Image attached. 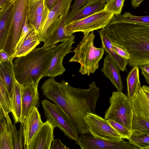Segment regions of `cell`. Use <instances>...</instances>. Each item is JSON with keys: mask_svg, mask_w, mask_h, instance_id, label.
<instances>
[{"mask_svg": "<svg viewBox=\"0 0 149 149\" xmlns=\"http://www.w3.org/2000/svg\"><path fill=\"white\" fill-rule=\"evenodd\" d=\"M88 89L77 88L62 80L56 81L54 78L46 79L41 87L43 95L52 100L70 117L80 134L90 133L85 120L87 112L96 114L97 101L100 89L93 81Z\"/></svg>", "mask_w": 149, "mask_h": 149, "instance_id": "6da1fadb", "label": "cell"}, {"mask_svg": "<svg viewBox=\"0 0 149 149\" xmlns=\"http://www.w3.org/2000/svg\"><path fill=\"white\" fill-rule=\"evenodd\" d=\"M105 28L112 42L124 47L129 54V66L139 68L149 64V25L119 21L113 17Z\"/></svg>", "mask_w": 149, "mask_h": 149, "instance_id": "7a4b0ae2", "label": "cell"}, {"mask_svg": "<svg viewBox=\"0 0 149 149\" xmlns=\"http://www.w3.org/2000/svg\"><path fill=\"white\" fill-rule=\"evenodd\" d=\"M56 45L36 48L13 61L15 78L22 85L39 83L49 67Z\"/></svg>", "mask_w": 149, "mask_h": 149, "instance_id": "3957f363", "label": "cell"}, {"mask_svg": "<svg viewBox=\"0 0 149 149\" xmlns=\"http://www.w3.org/2000/svg\"><path fill=\"white\" fill-rule=\"evenodd\" d=\"M83 34L82 40L74 49V56L68 61L79 63V72L89 76L98 69L99 62L103 58L104 50L103 47L95 46V36L93 31Z\"/></svg>", "mask_w": 149, "mask_h": 149, "instance_id": "277c9868", "label": "cell"}, {"mask_svg": "<svg viewBox=\"0 0 149 149\" xmlns=\"http://www.w3.org/2000/svg\"><path fill=\"white\" fill-rule=\"evenodd\" d=\"M109 102L104 119L118 122L132 132L133 113L130 100L122 91H117L113 92Z\"/></svg>", "mask_w": 149, "mask_h": 149, "instance_id": "5b68a950", "label": "cell"}, {"mask_svg": "<svg viewBox=\"0 0 149 149\" xmlns=\"http://www.w3.org/2000/svg\"><path fill=\"white\" fill-rule=\"evenodd\" d=\"M41 103L45 117L52 125L54 128H59L70 139L77 141L78 130L69 116L58 105L49 100H43Z\"/></svg>", "mask_w": 149, "mask_h": 149, "instance_id": "8992f818", "label": "cell"}, {"mask_svg": "<svg viewBox=\"0 0 149 149\" xmlns=\"http://www.w3.org/2000/svg\"><path fill=\"white\" fill-rule=\"evenodd\" d=\"M72 0H58L50 10L44 24L37 33L40 42H45L67 18Z\"/></svg>", "mask_w": 149, "mask_h": 149, "instance_id": "52a82bcc", "label": "cell"}, {"mask_svg": "<svg viewBox=\"0 0 149 149\" xmlns=\"http://www.w3.org/2000/svg\"><path fill=\"white\" fill-rule=\"evenodd\" d=\"M28 0H17L3 49L10 56L14 53L19 39L27 10Z\"/></svg>", "mask_w": 149, "mask_h": 149, "instance_id": "ba28073f", "label": "cell"}, {"mask_svg": "<svg viewBox=\"0 0 149 149\" xmlns=\"http://www.w3.org/2000/svg\"><path fill=\"white\" fill-rule=\"evenodd\" d=\"M114 15L104 10L84 18L70 22L65 26L70 34L81 32L83 34L105 27L111 22Z\"/></svg>", "mask_w": 149, "mask_h": 149, "instance_id": "9c48e42d", "label": "cell"}, {"mask_svg": "<svg viewBox=\"0 0 149 149\" xmlns=\"http://www.w3.org/2000/svg\"><path fill=\"white\" fill-rule=\"evenodd\" d=\"M85 120L90 133L96 138L111 141L123 140L120 135L107 122L96 114L87 112Z\"/></svg>", "mask_w": 149, "mask_h": 149, "instance_id": "30bf717a", "label": "cell"}, {"mask_svg": "<svg viewBox=\"0 0 149 149\" xmlns=\"http://www.w3.org/2000/svg\"><path fill=\"white\" fill-rule=\"evenodd\" d=\"M75 42L74 36L61 42L56 45L49 65L43 75V77L47 76L54 78L63 74L65 69L63 65L65 56L72 52V45Z\"/></svg>", "mask_w": 149, "mask_h": 149, "instance_id": "8fae6325", "label": "cell"}, {"mask_svg": "<svg viewBox=\"0 0 149 149\" xmlns=\"http://www.w3.org/2000/svg\"><path fill=\"white\" fill-rule=\"evenodd\" d=\"M75 143L81 149H139L130 142L111 141L96 138L90 133L80 135Z\"/></svg>", "mask_w": 149, "mask_h": 149, "instance_id": "7c38bea8", "label": "cell"}, {"mask_svg": "<svg viewBox=\"0 0 149 149\" xmlns=\"http://www.w3.org/2000/svg\"><path fill=\"white\" fill-rule=\"evenodd\" d=\"M133 113L132 121H149V87L143 85L130 100Z\"/></svg>", "mask_w": 149, "mask_h": 149, "instance_id": "4fadbf2b", "label": "cell"}, {"mask_svg": "<svg viewBox=\"0 0 149 149\" xmlns=\"http://www.w3.org/2000/svg\"><path fill=\"white\" fill-rule=\"evenodd\" d=\"M23 147L27 149L43 123L38 108H34L23 120Z\"/></svg>", "mask_w": 149, "mask_h": 149, "instance_id": "5bb4252c", "label": "cell"}, {"mask_svg": "<svg viewBox=\"0 0 149 149\" xmlns=\"http://www.w3.org/2000/svg\"><path fill=\"white\" fill-rule=\"evenodd\" d=\"M38 83L22 85V121L34 108H38L40 106L39 93L38 89Z\"/></svg>", "mask_w": 149, "mask_h": 149, "instance_id": "9a60e30c", "label": "cell"}, {"mask_svg": "<svg viewBox=\"0 0 149 149\" xmlns=\"http://www.w3.org/2000/svg\"><path fill=\"white\" fill-rule=\"evenodd\" d=\"M54 128L47 120L43 123L27 149H50L54 139Z\"/></svg>", "mask_w": 149, "mask_h": 149, "instance_id": "2e32d148", "label": "cell"}, {"mask_svg": "<svg viewBox=\"0 0 149 149\" xmlns=\"http://www.w3.org/2000/svg\"><path fill=\"white\" fill-rule=\"evenodd\" d=\"M106 3L102 0H92L78 10L69 12L66 18L67 24L72 21L89 16L103 9Z\"/></svg>", "mask_w": 149, "mask_h": 149, "instance_id": "e0dca14e", "label": "cell"}, {"mask_svg": "<svg viewBox=\"0 0 149 149\" xmlns=\"http://www.w3.org/2000/svg\"><path fill=\"white\" fill-rule=\"evenodd\" d=\"M104 75L108 78L118 91H122L123 85L120 74V69L115 61L109 54L104 60L103 66L101 70Z\"/></svg>", "mask_w": 149, "mask_h": 149, "instance_id": "ac0fdd59", "label": "cell"}, {"mask_svg": "<svg viewBox=\"0 0 149 149\" xmlns=\"http://www.w3.org/2000/svg\"><path fill=\"white\" fill-rule=\"evenodd\" d=\"M22 84L19 83L15 77L13 82L11 96L10 102L11 112L16 123H22Z\"/></svg>", "mask_w": 149, "mask_h": 149, "instance_id": "d6986e66", "label": "cell"}, {"mask_svg": "<svg viewBox=\"0 0 149 149\" xmlns=\"http://www.w3.org/2000/svg\"><path fill=\"white\" fill-rule=\"evenodd\" d=\"M98 32L101 40V47L115 61L120 70L122 71H126L128 60L124 59L117 53L105 28L101 29Z\"/></svg>", "mask_w": 149, "mask_h": 149, "instance_id": "ffe728a7", "label": "cell"}, {"mask_svg": "<svg viewBox=\"0 0 149 149\" xmlns=\"http://www.w3.org/2000/svg\"><path fill=\"white\" fill-rule=\"evenodd\" d=\"M37 32L32 28L21 43L15 47L13 54L10 58H15L25 55L36 47L40 43Z\"/></svg>", "mask_w": 149, "mask_h": 149, "instance_id": "44dd1931", "label": "cell"}, {"mask_svg": "<svg viewBox=\"0 0 149 149\" xmlns=\"http://www.w3.org/2000/svg\"><path fill=\"white\" fill-rule=\"evenodd\" d=\"M13 60L10 58L8 61L0 63V79L6 90L10 104L15 77Z\"/></svg>", "mask_w": 149, "mask_h": 149, "instance_id": "7402d4cb", "label": "cell"}, {"mask_svg": "<svg viewBox=\"0 0 149 149\" xmlns=\"http://www.w3.org/2000/svg\"><path fill=\"white\" fill-rule=\"evenodd\" d=\"M133 67L126 78L127 97L130 100L135 96L141 87L139 79V68L137 66Z\"/></svg>", "mask_w": 149, "mask_h": 149, "instance_id": "603a6c76", "label": "cell"}, {"mask_svg": "<svg viewBox=\"0 0 149 149\" xmlns=\"http://www.w3.org/2000/svg\"><path fill=\"white\" fill-rule=\"evenodd\" d=\"M66 18L65 19L56 30L45 42L42 47H47L56 45L70 38L73 34H69L67 31L65 26Z\"/></svg>", "mask_w": 149, "mask_h": 149, "instance_id": "cb8c5ba5", "label": "cell"}, {"mask_svg": "<svg viewBox=\"0 0 149 149\" xmlns=\"http://www.w3.org/2000/svg\"><path fill=\"white\" fill-rule=\"evenodd\" d=\"M15 3L8 8L0 18V49H3L4 47L14 9Z\"/></svg>", "mask_w": 149, "mask_h": 149, "instance_id": "d4e9b609", "label": "cell"}, {"mask_svg": "<svg viewBox=\"0 0 149 149\" xmlns=\"http://www.w3.org/2000/svg\"><path fill=\"white\" fill-rule=\"evenodd\" d=\"M12 136L14 149H23V131L22 124L21 123L19 131L17 130L15 123L13 124L8 113L2 111Z\"/></svg>", "mask_w": 149, "mask_h": 149, "instance_id": "484cf974", "label": "cell"}, {"mask_svg": "<svg viewBox=\"0 0 149 149\" xmlns=\"http://www.w3.org/2000/svg\"><path fill=\"white\" fill-rule=\"evenodd\" d=\"M0 149H14L11 134L4 117L0 119Z\"/></svg>", "mask_w": 149, "mask_h": 149, "instance_id": "4316f807", "label": "cell"}, {"mask_svg": "<svg viewBox=\"0 0 149 149\" xmlns=\"http://www.w3.org/2000/svg\"><path fill=\"white\" fill-rule=\"evenodd\" d=\"M49 11L45 4L44 0H28L26 10L28 20Z\"/></svg>", "mask_w": 149, "mask_h": 149, "instance_id": "83f0119b", "label": "cell"}, {"mask_svg": "<svg viewBox=\"0 0 149 149\" xmlns=\"http://www.w3.org/2000/svg\"><path fill=\"white\" fill-rule=\"evenodd\" d=\"M131 143L139 149H149V134L136 130H132L127 139Z\"/></svg>", "mask_w": 149, "mask_h": 149, "instance_id": "f1b7e54d", "label": "cell"}, {"mask_svg": "<svg viewBox=\"0 0 149 149\" xmlns=\"http://www.w3.org/2000/svg\"><path fill=\"white\" fill-rule=\"evenodd\" d=\"M116 20L124 22L149 25V16H137L132 15L128 12L118 16L114 15Z\"/></svg>", "mask_w": 149, "mask_h": 149, "instance_id": "f546056e", "label": "cell"}, {"mask_svg": "<svg viewBox=\"0 0 149 149\" xmlns=\"http://www.w3.org/2000/svg\"><path fill=\"white\" fill-rule=\"evenodd\" d=\"M125 0H109L104 6V10L110 12L115 16L121 14Z\"/></svg>", "mask_w": 149, "mask_h": 149, "instance_id": "4dcf8cb0", "label": "cell"}, {"mask_svg": "<svg viewBox=\"0 0 149 149\" xmlns=\"http://www.w3.org/2000/svg\"><path fill=\"white\" fill-rule=\"evenodd\" d=\"M0 105L2 111L11 112L10 103L7 93L3 84L0 79Z\"/></svg>", "mask_w": 149, "mask_h": 149, "instance_id": "1f68e13d", "label": "cell"}, {"mask_svg": "<svg viewBox=\"0 0 149 149\" xmlns=\"http://www.w3.org/2000/svg\"><path fill=\"white\" fill-rule=\"evenodd\" d=\"M107 122L120 135L122 139H128L130 137L132 132L125 126L115 121L107 120Z\"/></svg>", "mask_w": 149, "mask_h": 149, "instance_id": "d6a6232c", "label": "cell"}, {"mask_svg": "<svg viewBox=\"0 0 149 149\" xmlns=\"http://www.w3.org/2000/svg\"><path fill=\"white\" fill-rule=\"evenodd\" d=\"M32 28L33 27L29 22L26 12L24 19L20 35L15 47L18 46L21 43L28 33Z\"/></svg>", "mask_w": 149, "mask_h": 149, "instance_id": "836d02e7", "label": "cell"}, {"mask_svg": "<svg viewBox=\"0 0 149 149\" xmlns=\"http://www.w3.org/2000/svg\"><path fill=\"white\" fill-rule=\"evenodd\" d=\"M112 43L114 48L119 56L126 60L129 59V54L124 47L116 43Z\"/></svg>", "mask_w": 149, "mask_h": 149, "instance_id": "e575fe53", "label": "cell"}, {"mask_svg": "<svg viewBox=\"0 0 149 149\" xmlns=\"http://www.w3.org/2000/svg\"><path fill=\"white\" fill-rule=\"evenodd\" d=\"M17 0H0V18L8 8Z\"/></svg>", "mask_w": 149, "mask_h": 149, "instance_id": "d590c367", "label": "cell"}, {"mask_svg": "<svg viewBox=\"0 0 149 149\" xmlns=\"http://www.w3.org/2000/svg\"><path fill=\"white\" fill-rule=\"evenodd\" d=\"M92 0H75L71 6L70 11H73L79 9L88 2Z\"/></svg>", "mask_w": 149, "mask_h": 149, "instance_id": "8d00e7d4", "label": "cell"}, {"mask_svg": "<svg viewBox=\"0 0 149 149\" xmlns=\"http://www.w3.org/2000/svg\"><path fill=\"white\" fill-rule=\"evenodd\" d=\"M52 143L50 149H69L62 143L60 139H54Z\"/></svg>", "mask_w": 149, "mask_h": 149, "instance_id": "74e56055", "label": "cell"}, {"mask_svg": "<svg viewBox=\"0 0 149 149\" xmlns=\"http://www.w3.org/2000/svg\"><path fill=\"white\" fill-rule=\"evenodd\" d=\"M141 74L144 76L146 81L149 84V64H147L142 66L140 67Z\"/></svg>", "mask_w": 149, "mask_h": 149, "instance_id": "f35d334b", "label": "cell"}, {"mask_svg": "<svg viewBox=\"0 0 149 149\" xmlns=\"http://www.w3.org/2000/svg\"><path fill=\"white\" fill-rule=\"evenodd\" d=\"M8 54L3 49H0V63L8 61L10 59Z\"/></svg>", "mask_w": 149, "mask_h": 149, "instance_id": "ab89813d", "label": "cell"}, {"mask_svg": "<svg viewBox=\"0 0 149 149\" xmlns=\"http://www.w3.org/2000/svg\"><path fill=\"white\" fill-rule=\"evenodd\" d=\"M58 0H44L45 5L50 10L57 2Z\"/></svg>", "mask_w": 149, "mask_h": 149, "instance_id": "60d3db41", "label": "cell"}, {"mask_svg": "<svg viewBox=\"0 0 149 149\" xmlns=\"http://www.w3.org/2000/svg\"><path fill=\"white\" fill-rule=\"evenodd\" d=\"M143 0H132L131 2L132 6L135 8L139 7Z\"/></svg>", "mask_w": 149, "mask_h": 149, "instance_id": "b9f144b4", "label": "cell"}, {"mask_svg": "<svg viewBox=\"0 0 149 149\" xmlns=\"http://www.w3.org/2000/svg\"><path fill=\"white\" fill-rule=\"evenodd\" d=\"M4 116L2 111L0 105V119L2 118Z\"/></svg>", "mask_w": 149, "mask_h": 149, "instance_id": "7bdbcfd3", "label": "cell"}, {"mask_svg": "<svg viewBox=\"0 0 149 149\" xmlns=\"http://www.w3.org/2000/svg\"><path fill=\"white\" fill-rule=\"evenodd\" d=\"M102 1L104 3H107L109 0H102Z\"/></svg>", "mask_w": 149, "mask_h": 149, "instance_id": "ee69618b", "label": "cell"}, {"mask_svg": "<svg viewBox=\"0 0 149 149\" xmlns=\"http://www.w3.org/2000/svg\"></svg>", "mask_w": 149, "mask_h": 149, "instance_id": "f6af8a7d", "label": "cell"}]
</instances>
